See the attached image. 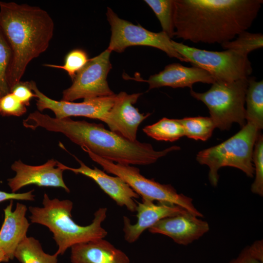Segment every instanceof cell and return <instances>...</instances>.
<instances>
[{
	"mask_svg": "<svg viewBox=\"0 0 263 263\" xmlns=\"http://www.w3.org/2000/svg\"><path fill=\"white\" fill-rule=\"evenodd\" d=\"M111 51L108 49L89 59L75 75L72 85L62 93V100L73 102L83 98L109 96L114 94L107 78L112 68L110 60Z\"/></svg>",
	"mask_w": 263,
	"mask_h": 263,
	"instance_id": "obj_10",
	"label": "cell"
},
{
	"mask_svg": "<svg viewBox=\"0 0 263 263\" xmlns=\"http://www.w3.org/2000/svg\"><path fill=\"white\" fill-rule=\"evenodd\" d=\"M106 16L111 30L107 49L111 52L121 53L130 46H150L164 52L170 57L187 62V59L174 49L172 39L164 32H153L122 19L109 7L107 8Z\"/></svg>",
	"mask_w": 263,
	"mask_h": 263,
	"instance_id": "obj_9",
	"label": "cell"
},
{
	"mask_svg": "<svg viewBox=\"0 0 263 263\" xmlns=\"http://www.w3.org/2000/svg\"><path fill=\"white\" fill-rule=\"evenodd\" d=\"M12 56L11 48L0 28V98L10 92L6 74Z\"/></svg>",
	"mask_w": 263,
	"mask_h": 263,
	"instance_id": "obj_28",
	"label": "cell"
},
{
	"mask_svg": "<svg viewBox=\"0 0 263 263\" xmlns=\"http://www.w3.org/2000/svg\"><path fill=\"white\" fill-rule=\"evenodd\" d=\"M34 191L32 189L24 193H9L0 190V203L7 200L34 201L35 196L33 193Z\"/></svg>",
	"mask_w": 263,
	"mask_h": 263,
	"instance_id": "obj_31",
	"label": "cell"
},
{
	"mask_svg": "<svg viewBox=\"0 0 263 263\" xmlns=\"http://www.w3.org/2000/svg\"><path fill=\"white\" fill-rule=\"evenodd\" d=\"M209 230L207 221L188 211L164 218L149 229L151 233L167 236L183 245L199 239Z\"/></svg>",
	"mask_w": 263,
	"mask_h": 263,
	"instance_id": "obj_15",
	"label": "cell"
},
{
	"mask_svg": "<svg viewBox=\"0 0 263 263\" xmlns=\"http://www.w3.org/2000/svg\"><path fill=\"white\" fill-rule=\"evenodd\" d=\"M143 131L148 136L158 141L174 142L185 136L182 124L178 119L163 118L145 126Z\"/></svg>",
	"mask_w": 263,
	"mask_h": 263,
	"instance_id": "obj_22",
	"label": "cell"
},
{
	"mask_svg": "<svg viewBox=\"0 0 263 263\" xmlns=\"http://www.w3.org/2000/svg\"><path fill=\"white\" fill-rule=\"evenodd\" d=\"M57 161L52 158L39 166H31L20 160L15 161L11 169L16 175L7 179L8 185L12 192L16 193L23 187L34 184L38 187L61 188L67 192L70 189L63 178V169L56 166Z\"/></svg>",
	"mask_w": 263,
	"mask_h": 263,
	"instance_id": "obj_13",
	"label": "cell"
},
{
	"mask_svg": "<svg viewBox=\"0 0 263 263\" xmlns=\"http://www.w3.org/2000/svg\"><path fill=\"white\" fill-rule=\"evenodd\" d=\"M248 78L232 82L216 81L204 93L190 89V95L208 108L215 127L229 130L232 123L245 125V99Z\"/></svg>",
	"mask_w": 263,
	"mask_h": 263,
	"instance_id": "obj_6",
	"label": "cell"
},
{
	"mask_svg": "<svg viewBox=\"0 0 263 263\" xmlns=\"http://www.w3.org/2000/svg\"><path fill=\"white\" fill-rule=\"evenodd\" d=\"M250 254L254 258L263 262V241L257 240L246 247Z\"/></svg>",
	"mask_w": 263,
	"mask_h": 263,
	"instance_id": "obj_32",
	"label": "cell"
},
{
	"mask_svg": "<svg viewBox=\"0 0 263 263\" xmlns=\"http://www.w3.org/2000/svg\"><path fill=\"white\" fill-rule=\"evenodd\" d=\"M82 150L92 160L100 165L104 171L122 179L142 199L177 205L197 217H203V214L195 207L192 198L177 193L171 185L162 184L153 179L145 177L136 167L114 163L97 156L85 148Z\"/></svg>",
	"mask_w": 263,
	"mask_h": 263,
	"instance_id": "obj_7",
	"label": "cell"
},
{
	"mask_svg": "<svg viewBox=\"0 0 263 263\" xmlns=\"http://www.w3.org/2000/svg\"><path fill=\"white\" fill-rule=\"evenodd\" d=\"M26 128L35 130L40 127L60 132L73 143L105 159L125 165H148L155 163L169 152L178 150L173 146L162 150H155L149 143L130 141L105 128L101 124L70 117H52L38 111L31 113L24 120Z\"/></svg>",
	"mask_w": 263,
	"mask_h": 263,
	"instance_id": "obj_2",
	"label": "cell"
},
{
	"mask_svg": "<svg viewBox=\"0 0 263 263\" xmlns=\"http://www.w3.org/2000/svg\"><path fill=\"white\" fill-rule=\"evenodd\" d=\"M136 203L137 220L136 223L131 224L127 216L123 218L124 237L129 243L135 242L145 230L149 229L160 220L188 211L177 205L159 202L155 204L153 201L144 199L141 202L136 201Z\"/></svg>",
	"mask_w": 263,
	"mask_h": 263,
	"instance_id": "obj_16",
	"label": "cell"
},
{
	"mask_svg": "<svg viewBox=\"0 0 263 263\" xmlns=\"http://www.w3.org/2000/svg\"><path fill=\"white\" fill-rule=\"evenodd\" d=\"M179 121L183 127L185 136L196 140H207L216 128L210 117H185Z\"/></svg>",
	"mask_w": 263,
	"mask_h": 263,
	"instance_id": "obj_23",
	"label": "cell"
},
{
	"mask_svg": "<svg viewBox=\"0 0 263 263\" xmlns=\"http://www.w3.org/2000/svg\"><path fill=\"white\" fill-rule=\"evenodd\" d=\"M158 19L162 31L171 38L174 37V0H145Z\"/></svg>",
	"mask_w": 263,
	"mask_h": 263,
	"instance_id": "obj_24",
	"label": "cell"
},
{
	"mask_svg": "<svg viewBox=\"0 0 263 263\" xmlns=\"http://www.w3.org/2000/svg\"><path fill=\"white\" fill-rule=\"evenodd\" d=\"M57 256L55 253L50 255L44 252L39 242L32 237H26L14 254L21 263H57Z\"/></svg>",
	"mask_w": 263,
	"mask_h": 263,
	"instance_id": "obj_21",
	"label": "cell"
},
{
	"mask_svg": "<svg viewBox=\"0 0 263 263\" xmlns=\"http://www.w3.org/2000/svg\"><path fill=\"white\" fill-rule=\"evenodd\" d=\"M10 92L25 106H29L32 98L36 97L30 88L29 81H20L13 87Z\"/></svg>",
	"mask_w": 263,
	"mask_h": 263,
	"instance_id": "obj_30",
	"label": "cell"
},
{
	"mask_svg": "<svg viewBox=\"0 0 263 263\" xmlns=\"http://www.w3.org/2000/svg\"><path fill=\"white\" fill-rule=\"evenodd\" d=\"M89 59L88 56L84 50L75 49L66 55L63 65L45 64L44 65L65 71L73 81L76 74L84 67Z\"/></svg>",
	"mask_w": 263,
	"mask_h": 263,
	"instance_id": "obj_26",
	"label": "cell"
},
{
	"mask_svg": "<svg viewBox=\"0 0 263 263\" xmlns=\"http://www.w3.org/2000/svg\"><path fill=\"white\" fill-rule=\"evenodd\" d=\"M263 0H174V35L193 43L220 44L250 27Z\"/></svg>",
	"mask_w": 263,
	"mask_h": 263,
	"instance_id": "obj_1",
	"label": "cell"
},
{
	"mask_svg": "<svg viewBox=\"0 0 263 263\" xmlns=\"http://www.w3.org/2000/svg\"><path fill=\"white\" fill-rule=\"evenodd\" d=\"M142 94V93L128 94L125 92L117 94L113 106L102 120L111 131L130 141L136 140L138 127L151 114L141 113L133 106Z\"/></svg>",
	"mask_w": 263,
	"mask_h": 263,
	"instance_id": "obj_12",
	"label": "cell"
},
{
	"mask_svg": "<svg viewBox=\"0 0 263 263\" xmlns=\"http://www.w3.org/2000/svg\"><path fill=\"white\" fill-rule=\"evenodd\" d=\"M174 49L192 66L210 74L216 81L232 82L248 78L252 72L248 56L233 50L212 51L190 47L171 40Z\"/></svg>",
	"mask_w": 263,
	"mask_h": 263,
	"instance_id": "obj_8",
	"label": "cell"
},
{
	"mask_svg": "<svg viewBox=\"0 0 263 263\" xmlns=\"http://www.w3.org/2000/svg\"><path fill=\"white\" fill-rule=\"evenodd\" d=\"M9 260L7 258L2 249L0 247V263L8 262Z\"/></svg>",
	"mask_w": 263,
	"mask_h": 263,
	"instance_id": "obj_34",
	"label": "cell"
},
{
	"mask_svg": "<svg viewBox=\"0 0 263 263\" xmlns=\"http://www.w3.org/2000/svg\"><path fill=\"white\" fill-rule=\"evenodd\" d=\"M80 167L73 168L57 161L56 166L63 169L81 174L93 179L100 188L120 207H125L131 212L136 211V201L139 196L122 179L112 176L94 167V169L86 166L82 161L73 155Z\"/></svg>",
	"mask_w": 263,
	"mask_h": 263,
	"instance_id": "obj_14",
	"label": "cell"
},
{
	"mask_svg": "<svg viewBox=\"0 0 263 263\" xmlns=\"http://www.w3.org/2000/svg\"><path fill=\"white\" fill-rule=\"evenodd\" d=\"M144 81L148 83L149 90L168 86L173 88L189 87L197 82L213 84L214 78L207 72L198 67H186L180 63L165 66L159 73L150 75Z\"/></svg>",
	"mask_w": 263,
	"mask_h": 263,
	"instance_id": "obj_17",
	"label": "cell"
},
{
	"mask_svg": "<svg viewBox=\"0 0 263 263\" xmlns=\"http://www.w3.org/2000/svg\"><path fill=\"white\" fill-rule=\"evenodd\" d=\"M245 118L247 123L255 126L259 131L263 127V80L256 81L249 77L245 103Z\"/></svg>",
	"mask_w": 263,
	"mask_h": 263,
	"instance_id": "obj_20",
	"label": "cell"
},
{
	"mask_svg": "<svg viewBox=\"0 0 263 263\" xmlns=\"http://www.w3.org/2000/svg\"><path fill=\"white\" fill-rule=\"evenodd\" d=\"M13 200L3 209L4 218L0 229V247L9 260H13L19 244L27 237L30 225L26 217V205L17 203L12 211Z\"/></svg>",
	"mask_w": 263,
	"mask_h": 263,
	"instance_id": "obj_18",
	"label": "cell"
},
{
	"mask_svg": "<svg viewBox=\"0 0 263 263\" xmlns=\"http://www.w3.org/2000/svg\"><path fill=\"white\" fill-rule=\"evenodd\" d=\"M0 28L12 53L6 74L11 91L20 81L30 61L48 48L54 23L47 12L39 7L0 1Z\"/></svg>",
	"mask_w": 263,
	"mask_h": 263,
	"instance_id": "obj_3",
	"label": "cell"
},
{
	"mask_svg": "<svg viewBox=\"0 0 263 263\" xmlns=\"http://www.w3.org/2000/svg\"><path fill=\"white\" fill-rule=\"evenodd\" d=\"M71 248L72 263H130L123 251L104 238L77 244Z\"/></svg>",
	"mask_w": 263,
	"mask_h": 263,
	"instance_id": "obj_19",
	"label": "cell"
},
{
	"mask_svg": "<svg viewBox=\"0 0 263 263\" xmlns=\"http://www.w3.org/2000/svg\"><path fill=\"white\" fill-rule=\"evenodd\" d=\"M27 112L26 106L10 92L0 98V114L20 116Z\"/></svg>",
	"mask_w": 263,
	"mask_h": 263,
	"instance_id": "obj_29",
	"label": "cell"
},
{
	"mask_svg": "<svg viewBox=\"0 0 263 263\" xmlns=\"http://www.w3.org/2000/svg\"><path fill=\"white\" fill-rule=\"evenodd\" d=\"M235 39L221 44L225 50H233L248 56L251 52L263 46V35L244 31L239 34Z\"/></svg>",
	"mask_w": 263,
	"mask_h": 263,
	"instance_id": "obj_25",
	"label": "cell"
},
{
	"mask_svg": "<svg viewBox=\"0 0 263 263\" xmlns=\"http://www.w3.org/2000/svg\"><path fill=\"white\" fill-rule=\"evenodd\" d=\"M229 263H263V262L252 257L246 247L236 258L232 260Z\"/></svg>",
	"mask_w": 263,
	"mask_h": 263,
	"instance_id": "obj_33",
	"label": "cell"
},
{
	"mask_svg": "<svg viewBox=\"0 0 263 263\" xmlns=\"http://www.w3.org/2000/svg\"><path fill=\"white\" fill-rule=\"evenodd\" d=\"M29 85L38 98L36 106L38 111L51 110L56 118L61 119L71 116H83L99 120L105 118L113 106L117 94L105 96L84 99L81 102L56 100L47 96L38 89L36 82L29 81Z\"/></svg>",
	"mask_w": 263,
	"mask_h": 263,
	"instance_id": "obj_11",
	"label": "cell"
},
{
	"mask_svg": "<svg viewBox=\"0 0 263 263\" xmlns=\"http://www.w3.org/2000/svg\"><path fill=\"white\" fill-rule=\"evenodd\" d=\"M42 207H29L31 213L29 217L31 223L47 227L53 234V239L58 246L55 253L57 256L63 255L73 245L91 240L104 238L107 231L102 227L107 217V208L101 207L94 213L91 224L82 226L72 219L71 211L73 202L69 200L50 199L44 193Z\"/></svg>",
	"mask_w": 263,
	"mask_h": 263,
	"instance_id": "obj_4",
	"label": "cell"
},
{
	"mask_svg": "<svg viewBox=\"0 0 263 263\" xmlns=\"http://www.w3.org/2000/svg\"><path fill=\"white\" fill-rule=\"evenodd\" d=\"M252 161L254 163L255 180L251 187V191L262 197L263 196V136L259 134L255 141Z\"/></svg>",
	"mask_w": 263,
	"mask_h": 263,
	"instance_id": "obj_27",
	"label": "cell"
},
{
	"mask_svg": "<svg viewBox=\"0 0 263 263\" xmlns=\"http://www.w3.org/2000/svg\"><path fill=\"white\" fill-rule=\"evenodd\" d=\"M259 134L260 131L255 126L247 123L238 132L225 141L198 152L196 160L200 164L208 167V178L213 186L217 185L218 171L223 167H234L249 177L253 176L252 153Z\"/></svg>",
	"mask_w": 263,
	"mask_h": 263,
	"instance_id": "obj_5",
	"label": "cell"
}]
</instances>
